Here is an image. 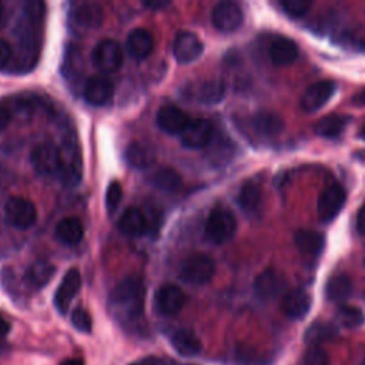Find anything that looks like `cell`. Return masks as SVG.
Segmentation results:
<instances>
[{
  "instance_id": "6da1fadb",
  "label": "cell",
  "mask_w": 365,
  "mask_h": 365,
  "mask_svg": "<svg viewBox=\"0 0 365 365\" xmlns=\"http://www.w3.org/2000/svg\"><path fill=\"white\" fill-rule=\"evenodd\" d=\"M145 285L138 275L121 279L108 297L111 315L123 325H133L143 318Z\"/></svg>"
},
{
  "instance_id": "7a4b0ae2",
  "label": "cell",
  "mask_w": 365,
  "mask_h": 365,
  "mask_svg": "<svg viewBox=\"0 0 365 365\" xmlns=\"http://www.w3.org/2000/svg\"><path fill=\"white\" fill-rule=\"evenodd\" d=\"M214 274L215 262L207 254H190L180 265V278L191 285H204L211 281Z\"/></svg>"
},
{
  "instance_id": "3957f363",
  "label": "cell",
  "mask_w": 365,
  "mask_h": 365,
  "mask_svg": "<svg viewBox=\"0 0 365 365\" xmlns=\"http://www.w3.org/2000/svg\"><path fill=\"white\" fill-rule=\"evenodd\" d=\"M237 230V220L234 214L222 207H215L205 222L204 232L210 242L212 244H224L232 238Z\"/></svg>"
},
{
  "instance_id": "277c9868",
  "label": "cell",
  "mask_w": 365,
  "mask_h": 365,
  "mask_svg": "<svg viewBox=\"0 0 365 365\" xmlns=\"http://www.w3.org/2000/svg\"><path fill=\"white\" fill-rule=\"evenodd\" d=\"M91 63L101 73H114L123 64L121 46L111 38L98 41L91 51Z\"/></svg>"
},
{
  "instance_id": "5b68a950",
  "label": "cell",
  "mask_w": 365,
  "mask_h": 365,
  "mask_svg": "<svg viewBox=\"0 0 365 365\" xmlns=\"http://www.w3.org/2000/svg\"><path fill=\"white\" fill-rule=\"evenodd\" d=\"M30 160L37 173L43 175H60L63 168V155L53 143H41L36 145L30 154Z\"/></svg>"
},
{
  "instance_id": "8992f818",
  "label": "cell",
  "mask_w": 365,
  "mask_h": 365,
  "mask_svg": "<svg viewBox=\"0 0 365 365\" xmlns=\"http://www.w3.org/2000/svg\"><path fill=\"white\" fill-rule=\"evenodd\" d=\"M4 215L11 227L27 230L36 222L37 210L31 201L23 197H10L4 204Z\"/></svg>"
},
{
  "instance_id": "52a82bcc",
  "label": "cell",
  "mask_w": 365,
  "mask_h": 365,
  "mask_svg": "<svg viewBox=\"0 0 365 365\" xmlns=\"http://www.w3.org/2000/svg\"><path fill=\"white\" fill-rule=\"evenodd\" d=\"M181 93L185 98L198 101L201 104H217L225 96V84L221 80L210 78L187 84Z\"/></svg>"
},
{
  "instance_id": "ba28073f",
  "label": "cell",
  "mask_w": 365,
  "mask_h": 365,
  "mask_svg": "<svg viewBox=\"0 0 365 365\" xmlns=\"http://www.w3.org/2000/svg\"><path fill=\"white\" fill-rule=\"evenodd\" d=\"M252 289L257 298L262 301H269L275 299L279 295H282L287 289V278L282 272L268 268L259 272L254 282H252Z\"/></svg>"
},
{
  "instance_id": "9c48e42d",
  "label": "cell",
  "mask_w": 365,
  "mask_h": 365,
  "mask_svg": "<svg viewBox=\"0 0 365 365\" xmlns=\"http://www.w3.org/2000/svg\"><path fill=\"white\" fill-rule=\"evenodd\" d=\"M346 192L341 184H331L318 197L317 212L322 222L332 221L344 208Z\"/></svg>"
},
{
  "instance_id": "30bf717a",
  "label": "cell",
  "mask_w": 365,
  "mask_h": 365,
  "mask_svg": "<svg viewBox=\"0 0 365 365\" xmlns=\"http://www.w3.org/2000/svg\"><path fill=\"white\" fill-rule=\"evenodd\" d=\"M244 21L242 9L234 1L217 3L211 11V23L221 33H232Z\"/></svg>"
},
{
  "instance_id": "8fae6325",
  "label": "cell",
  "mask_w": 365,
  "mask_h": 365,
  "mask_svg": "<svg viewBox=\"0 0 365 365\" xmlns=\"http://www.w3.org/2000/svg\"><path fill=\"white\" fill-rule=\"evenodd\" d=\"M214 137V125L207 118H192L180 134L181 144L187 148L197 150L207 147Z\"/></svg>"
},
{
  "instance_id": "7c38bea8",
  "label": "cell",
  "mask_w": 365,
  "mask_h": 365,
  "mask_svg": "<svg viewBox=\"0 0 365 365\" xmlns=\"http://www.w3.org/2000/svg\"><path fill=\"white\" fill-rule=\"evenodd\" d=\"M336 84L331 80H321L311 84L301 96L299 106L305 113H314L322 108L334 96Z\"/></svg>"
},
{
  "instance_id": "4fadbf2b",
  "label": "cell",
  "mask_w": 365,
  "mask_h": 365,
  "mask_svg": "<svg viewBox=\"0 0 365 365\" xmlns=\"http://www.w3.org/2000/svg\"><path fill=\"white\" fill-rule=\"evenodd\" d=\"M185 304V295L182 289L173 284L161 285L154 295V307L158 314L164 317H173L181 311Z\"/></svg>"
},
{
  "instance_id": "5bb4252c",
  "label": "cell",
  "mask_w": 365,
  "mask_h": 365,
  "mask_svg": "<svg viewBox=\"0 0 365 365\" xmlns=\"http://www.w3.org/2000/svg\"><path fill=\"white\" fill-rule=\"evenodd\" d=\"M204 51V44L192 31H178L173 43L174 58L180 64H188L197 60Z\"/></svg>"
},
{
  "instance_id": "9a60e30c",
  "label": "cell",
  "mask_w": 365,
  "mask_h": 365,
  "mask_svg": "<svg viewBox=\"0 0 365 365\" xmlns=\"http://www.w3.org/2000/svg\"><path fill=\"white\" fill-rule=\"evenodd\" d=\"M80 287H81L80 271L77 268L68 269L54 294V305L60 314H66L68 311V307L73 298L76 297V294L80 291Z\"/></svg>"
},
{
  "instance_id": "2e32d148",
  "label": "cell",
  "mask_w": 365,
  "mask_h": 365,
  "mask_svg": "<svg viewBox=\"0 0 365 365\" xmlns=\"http://www.w3.org/2000/svg\"><path fill=\"white\" fill-rule=\"evenodd\" d=\"M114 96V84L106 76H91L84 86V98L91 106H106Z\"/></svg>"
},
{
  "instance_id": "e0dca14e",
  "label": "cell",
  "mask_w": 365,
  "mask_h": 365,
  "mask_svg": "<svg viewBox=\"0 0 365 365\" xmlns=\"http://www.w3.org/2000/svg\"><path fill=\"white\" fill-rule=\"evenodd\" d=\"M190 120L191 118L181 108L171 104L163 106L155 115L158 128L167 134H181Z\"/></svg>"
},
{
  "instance_id": "ac0fdd59",
  "label": "cell",
  "mask_w": 365,
  "mask_h": 365,
  "mask_svg": "<svg viewBox=\"0 0 365 365\" xmlns=\"http://www.w3.org/2000/svg\"><path fill=\"white\" fill-rule=\"evenodd\" d=\"M282 312L292 319L304 318L311 308V297L301 288L291 289L282 297Z\"/></svg>"
},
{
  "instance_id": "d6986e66",
  "label": "cell",
  "mask_w": 365,
  "mask_h": 365,
  "mask_svg": "<svg viewBox=\"0 0 365 365\" xmlns=\"http://www.w3.org/2000/svg\"><path fill=\"white\" fill-rule=\"evenodd\" d=\"M118 228L124 235L140 237L150 230L148 220L138 207H128L118 220Z\"/></svg>"
},
{
  "instance_id": "ffe728a7",
  "label": "cell",
  "mask_w": 365,
  "mask_h": 365,
  "mask_svg": "<svg viewBox=\"0 0 365 365\" xmlns=\"http://www.w3.org/2000/svg\"><path fill=\"white\" fill-rule=\"evenodd\" d=\"M125 47L128 54L135 60L147 58L154 48L153 34L145 29H134L128 33Z\"/></svg>"
},
{
  "instance_id": "44dd1931",
  "label": "cell",
  "mask_w": 365,
  "mask_h": 365,
  "mask_svg": "<svg viewBox=\"0 0 365 365\" xmlns=\"http://www.w3.org/2000/svg\"><path fill=\"white\" fill-rule=\"evenodd\" d=\"M261 201H262L261 188L252 181L244 182L237 195V202L242 210V212L250 218L258 217L261 212Z\"/></svg>"
},
{
  "instance_id": "7402d4cb",
  "label": "cell",
  "mask_w": 365,
  "mask_h": 365,
  "mask_svg": "<svg viewBox=\"0 0 365 365\" xmlns=\"http://www.w3.org/2000/svg\"><path fill=\"white\" fill-rule=\"evenodd\" d=\"M73 20L81 29H97L104 20L103 7L98 3H80L74 7Z\"/></svg>"
},
{
  "instance_id": "603a6c76",
  "label": "cell",
  "mask_w": 365,
  "mask_h": 365,
  "mask_svg": "<svg viewBox=\"0 0 365 365\" xmlns=\"http://www.w3.org/2000/svg\"><path fill=\"white\" fill-rule=\"evenodd\" d=\"M124 158L131 167L137 170H145L154 164L155 151L150 144L144 141H134L127 145Z\"/></svg>"
},
{
  "instance_id": "cb8c5ba5",
  "label": "cell",
  "mask_w": 365,
  "mask_h": 365,
  "mask_svg": "<svg viewBox=\"0 0 365 365\" xmlns=\"http://www.w3.org/2000/svg\"><path fill=\"white\" fill-rule=\"evenodd\" d=\"M268 54L275 66H289L298 57V46L288 37H277L271 43Z\"/></svg>"
},
{
  "instance_id": "d4e9b609",
  "label": "cell",
  "mask_w": 365,
  "mask_h": 365,
  "mask_svg": "<svg viewBox=\"0 0 365 365\" xmlns=\"http://www.w3.org/2000/svg\"><path fill=\"white\" fill-rule=\"evenodd\" d=\"M294 242L297 248L308 255H319L325 245V235L315 230L299 228L294 232Z\"/></svg>"
},
{
  "instance_id": "484cf974",
  "label": "cell",
  "mask_w": 365,
  "mask_h": 365,
  "mask_svg": "<svg viewBox=\"0 0 365 365\" xmlns=\"http://www.w3.org/2000/svg\"><path fill=\"white\" fill-rule=\"evenodd\" d=\"M170 344L177 354L181 356H195L201 352L200 338L190 329H177L170 336Z\"/></svg>"
},
{
  "instance_id": "4316f807",
  "label": "cell",
  "mask_w": 365,
  "mask_h": 365,
  "mask_svg": "<svg viewBox=\"0 0 365 365\" xmlns=\"http://www.w3.org/2000/svg\"><path fill=\"white\" fill-rule=\"evenodd\" d=\"M252 128L259 137H275L284 130V120L274 111H259L252 117Z\"/></svg>"
},
{
  "instance_id": "83f0119b",
  "label": "cell",
  "mask_w": 365,
  "mask_h": 365,
  "mask_svg": "<svg viewBox=\"0 0 365 365\" xmlns=\"http://www.w3.org/2000/svg\"><path fill=\"white\" fill-rule=\"evenodd\" d=\"M54 235L61 244L71 247V245H77L83 240L84 228L78 218L67 217V218H63L56 225Z\"/></svg>"
},
{
  "instance_id": "f1b7e54d",
  "label": "cell",
  "mask_w": 365,
  "mask_h": 365,
  "mask_svg": "<svg viewBox=\"0 0 365 365\" xmlns=\"http://www.w3.org/2000/svg\"><path fill=\"white\" fill-rule=\"evenodd\" d=\"M54 274V265L48 261L40 259V261H34L24 272V281L27 282L29 287L38 289L43 288L51 278Z\"/></svg>"
},
{
  "instance_id": "f546056e",
  "label": "cell",
  "mask_w": 365,
  "mask_h": 365,
  "mask_svg": "<svg viewBox=\"0 0 365 365\" xmlns=\"http://www.w3.org/2000/svg\"><path fill=\"white\" fill-rule=\"evenodd\" d=\"M348 115H341V114H329L322 117L319 121L315 124V134L324 138H336L344 133L349 123Z\"/></svg>"
},
{
  "instance_id": "4dcf8cb0",
  "label": "cell",
  "mask_w": 365,
  "mask_h": 365,
  "mask_svg": "<svg viewBox=\"0 0 365 365\" xmlns=\"http://www.w3.org/2000/svg\"><path fill=\"white\" fill-rule=\"evenodd\" d=\"M336 335H338V328L332 322L315 321L307 328L304 339L309 345L321 346V344L332 341L334 338H336Z\"/></svg>"
},
{
  "instance_id": "1f68e13d",
  "label": "cell",
  "mask_w": 365,
  "mask_h": 365,
  "mask_svg": "<svg viewBox=\"0 0 365 365\" xmlns=\"http://www.w3.org/2000/svg\"><path fill=\"white\" fill-rule=\"evenodd\" d=\"M352 292V281L345 274L332 275L325 285V295L332 302H344Z\"/></svg>"
},
{
  "instance_id": "d6a6232c",
  "label": "cell",
  "mask_w": 365,
  "mask_h": 365,
  "mask_svg": "<svg viewBox=\"0 0 365 365\" xmlns=\"http://www.w3.org/2000/svg\"><path fill=\"white\" fill-rule=\"evenodd\" d=\"M148 181L158 190L161 191H175L177 188L181 187V175L170 167H161L151 173L148 177Z\"/></svg>"
},
{
  "instance_id": "836d02e7",
  "label": "cell",
  "mask_w": 365,
  "mask_h": 365,
  "mask_svg": "<svg viewBox=\"0 0 365 365\" xmlns=\"http://www.w3.org/2000/svg\"><path fill=\"white\" fill-rule=\"evenodd\" d=\"M335 317H336V321L339 325H342L344 328H349V329L361 327L365 321V315H364L362 309L355 305H348V304H341L336 308Z\"/></svg>"
},
{
  "instance_id": "e575fe53",
  "label": "cell",
  "mask_w": 365,
  "mask_h": 365,
  "mask_svg": "<svg viewBox=\"0 0 365 365\" xmlns=\"http://www.w3.org/2000/svg\"><path fill=\"white\" fill-rule=\"evenodd\" d=\"M284 14L291 19L304 17L312 7V1L309 0H281L277 3Z\"/></svg>"
},
{
  "instance_id": "d590c367",
  "label": "cell",
  "mask_w": 365,
  "mask_h": 365,
  "mask_svg": "<svg viewBox=\"0 0 365 365\" xmlns=\"http://www.w3.org/2000/svg\"><path fill=\"white\" fill-rule=\"evenodd\" d=\"M304 365H329V356L321 346L311 345L304 354Z\"/></svg>"
},
{
  "instance_id": "8d00e7d4",
  "label": "cell",
  "mask_w": 365,
  "mask_h": 365,
  "mask_svg": "<svg viewBox=\"0 0 365 365\" xmlns=\"http://www.w3.org/2000/svg\"><path fill=\"white\" fill-rule=\"evenodd\" d=\"M121 198H123L121 184L118 181H111L106 191V207L110 214H113L117 210Z\"/></svg>"
},
{
  "instance_id": "74e56055",
  "label": "cell",
  "mask_w": 365,
  "mask_h": 365,
  "mask_svg": "<svg viewBox=\"0 0 365 365\" xmlns=\"http://www.w3.org/2000/svg\"><path fill=\"white\" fill-rule=\"evenodd\" d=\"M71 324L80 332H90L91 328H93V321H91L90 314L84 308H81V307H78V308H76L73 311V314H71Z\"/></svg>"
},
{
  "instance_id": "f35d334b",
  "label": "cell",
  "mask_w": 365,
  "mask_h": 365,
  "mask_svg": "<svg viewBox=\"0 0 365 365\" xmlns=\"http://www.w3.org/2000/svg\"><path fill=\"white\" fill-rule=\"evenodd\" d=\"M235 361L240 365H258L259 364L258 356H255L254 352H251L250 349H245V348H238L237 349Z\"/></svg>"
},
{
  "instance_id": "ab89813d",
  "label": "cell",
  "mask_w": 365,
  "mask_h": 365,
  "mask_svg": "<svg viewBox=\"0 0 365 365\" xmlns=\"http://www.w3.org/2000/svg\"><path fill=\"white\" fill-rule=\"evenodd\" d=\"M11 57H13L11 46L6 40L0 38V68H4L10 63Z\"/></svg>"
},
{
  "instance_id": "60d3db41",
  "label": "cell",
  "mask_w": 365,
  "mask_h": 365,
  "mask_svg": "<svg viewBox=\"0 0 365 365\" xmlns=\"http://www.w3.org/2000/svg\"><path fill=\"white\" fill-rule=\"evenodd\" d=\"M13 117V110L7 103H0V130L6 128Z\"/></svg>"
},
{
  "instance_id": "b9f144b4",
  "label": "cell",
  "mask_w": 365,
  "mask_h": 365,
  "mask_svg": "<svg viewBox=\"0 0 365 365\" xmlns=\"http://www.w3.org/2000/svg\"><path fill=\"white\" fill-rule=\"evenodd\" d=\"M355 224H356V231H358L361 235H365V205L361 207V210L358 211Z\"/></svg>"
},
{
  "instance_id": "7bdbcfd3",
  "label": "cell",
  "mask_w": 365,
  "mask_h": 365,
  "mask_svg": "<svg viewBox=\"0 0 365 365\" xmlns=\"http://www.w3.org/2000/svg\"><path fill=\"white\" fill-rule=\"evenodd\" d=\"M9 331H10L9 322L0 315V339H3L9 334Z\"/></svg>"
},
{
  "instance_id": "ee69618b",
  "label": "cell",
  "mask_w": 365,
  "mask_h": 365,
  "mask_svg": "<svg viewBox=\"0 0 365 365\" xmlns=\"http://www.w3.org/2000/svg\"><path fill=\"white\" fill-rule=\"evenodd\" d=\"M352 103L358 104V106H365V88L361 90L359 93H356L354 97H352Z\"/></svg>"
},
{
  "instance_id": "f6af8a7d",
  "label": "cell",
  "mask_w": 365,
  "mask_h": 365,
  "mask_svg": "<svg viewBox=\"0 0 365 365\" xmlns=\"http://www.w3.org/2000/svg\"><path fill=\"white\" fill-rule=\"evenodd\" d=\"M168 3L167 1H145L144 6L151 9V10H157V9H161V7H165Z\"/></svg>"
},
{
  "instance_id": "bcb514c9",
  "label": "cell",
  "mask_w": 365,
  "mask_h": 365,
  "mask_svg": "<svg viewBox=\"0 0 365 365\" xmlns=\"http://www.w3.org/2000/svg\"><path fill=\"white\" fill-rule=\"evenodd\" d=\"M61 365H84V364L81 361H78V359H67Z\"/></svg>"
},
{
  "instance_id": "7dc6e473",
  "label": "cell",
  "mask_w": 365,
  "mask_h": 365,
  "mask_svg": "<svg viewBox=\"0 0 365 365\" xmlns=\"http://www.w3.org/2000/svg\"><path fill=\"white\" fill-rule=\"evenodd\" d=\"M3 19H4V10H3V4L0 3V27L3 24Z\"/></svg>"
},
{
  "instance_id": "c3c4849f",
  "label": "cell",
  "mask_w": 365,
  "mask_h": 365,
  "mask_svg": "<svg viewBox=\"0 0 365 365\" xmlns=\"http://www.w3.org/2000/svg\"><path fill=\"white\" fill-rule=\"evenodd\" d=\"M359 137L362 138V140H365V124L361 127V130H359Z\"/></svg>"
},
{
  "instance_id": "681fc988",
  "label": "cell",
  "mask_w": 365,
  "mask_h": 365,
  "mask_svg": "<svg viewBox=\"0 0 365 365\" xmlns=\"http://www.w3.org/2000/svg\"><path fill=\"white\" fill-rule=\"evenodd\" d=\"M130 365H140V364H130Z\"/></svg>"
},
{
  "instance_id": "f907efd6",
  "label": "cell",
  "mask_w": 365,
  "mask_h": 365,
  "mask_svg": "<svg viewBox=\"0 0 365 365\" xmlns=\"http://www.w3.org/2000/svg\"><path fill=\"white\" fill-rule=\"evenodd\" d=\"M364 264H365V259H364Z\"/></svg>"
}]
</instances>
